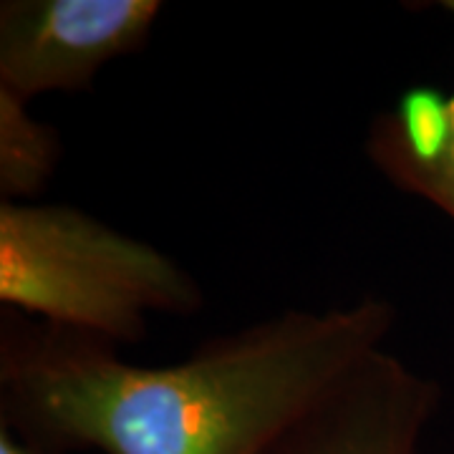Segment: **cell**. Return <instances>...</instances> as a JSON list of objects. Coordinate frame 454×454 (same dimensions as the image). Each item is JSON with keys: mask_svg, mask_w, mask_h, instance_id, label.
<instances>
[{"mask_svg": "<svg viewBox=\"0 0 454 454\" xmlns=\"http://www.w3.org/2000/svg\"><path fill=\"white\" fill-rule=\"evenodd\" d=\"M0 454H38V452L31 450L26 442H20L11 429L0 427Z\"/></svg>", "mask_w": 454, "mask_h": 454, "instance_id": "52a82bcc", "label": "cell"}, {"mask_svg": "<svg viewBox=\"0 0 454 454\" xmlns=\"http://www.w3.org/2000/svg\"><path fill=\"white\" fill-rule=\"evenodd\" d=\"M394 324L389 301L364 295L286 310L172 366H137L109 340L5 309L0 427L38 454H273Z\"/></svg>", "mask_w": 454, "mask_h": 454, "instance_id": "6da1fadb", "label": "cell"}, {"mask_svg": "<svg viewBox=\"0 0 454 454\" xmlns=\"http://www.w3.org/2000/svg\"><path fill=\"white\" fill-rule=\"evenodd\" d=\"M61 139L53 127L33 119L28 101L0 91V197L26 202L53 177Z\"/></svg>", "mask_w": 454, "mask_h": 454, "instance_id": "8992f818", "label": "cell"}, {"mask_svg": "<svg viewBox=\"0 0 454 454\" xmlns=\"http://www.w3.org/2000/svg\"><path fill=\"white\" fill-rule=\"evenodd\" d=\"M439 389L389 351H373L293 424L273 454H417Z\"/></svg>", "mask_w": 454, "mask_h": 454, "instance_id": "277c9868", "label": "cell"}, {"mask_svg": "<svg viewBox=\"0 0 454 454\" xmlns=\"http://www.w3.org/2000/svg\"><path fill=\"white\" fill-rule=\"evenodd\" d=\"M0 303L119 346L145 339L149 313L197 316L205 293L160 247L79 207L0 202Z\"/></svg>", "mask_w": 454, "mask_h": 454, "instance_id": "7a4b0ae2", "label": "cell"}, {"mask_svg": "<svg viewBox=\"0 0 454 454\" xmlns=\"http://www.w3.org/2000/svg\"><path fill=\"white\" fill-rule=\"evenodd\" d=\"M160 0H3L0 91L28 101L83 91L114 59L139 53Z\"/></svg>", "mask_w": 454, "mask_h": 454, "instance_id": "3957f363", "label": "cell"}, {"mask_svg": "<svg viewBox=\"0 0 454 454\" xmlns=\"http://www.w3.org/2000/svg\"><path fill=\"white\" fill-rule=\"evenodd\" d=\"M454 16V0H444ZM366 157L394 187L422 197L454 223V89H409L373 116Z\"/></svg>", "mask_w": 454, "mask_h": 454, "instance_id": "5b68a950", "label": "cell"}]
</instances>
